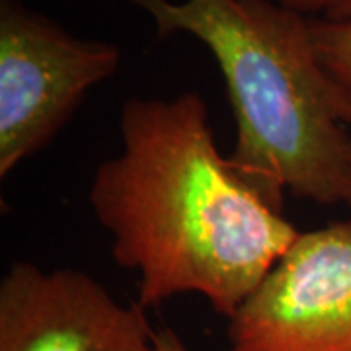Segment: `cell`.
<instances>
[{"instance_id": "obj_1", "label": "cell", "mask_w": 351, "mask_h": 351, "mask_svg": "<svg viewBox=\"0 0 351 351\" xmlns=\"http://www.w3.org/2000/svg\"><path fill=\"white\" fill-rule=\"evenodd\" d=\"M121 151L92 176L88 203L113 262L138 277L147 311L199 295L232 318L299 230L232 168L199 92L129 98Z\"/></svg>"}, {"instance_id": "obj_2", "label": "cell", "mask_w": 351, "mask_h": 351, "mask_svg": "<svg viewBox=\"0 0 351 351\" xmlns=\"http://www.w3.org/2000/svg\"><path fill=\"white\" fill-rule=\"evenodd\" d=\"M160 39L191 36L223 75L232 168L281 209L285 195L351 205V133L339 119L308 16L274 0H123Z\"/></svg>"}, {"instance_id": "obj_3", "label": "cell", "mask_w": 351, "mask_h": 351, "mask_svg": "<svg viewBox=\"0 0 351 351\" xmlns=\"http://www.w3.org/2000/svg\"><path fill=\"white\" fill-rule=\"evenodd\" d=\"M121 61L115 43L76 38L20 0H0V178L43 151Z\"/></svg>"}, {"instance_id": "obj_4", "label": "cell", "mask_w": 351, "mask_h": 351, "mask_svg": "<svg viewBox=\"0 0 351 351\" xmlns=\"http://www.w3.org/2000/svg\"><path fill=\"white\" fill-rule=\"evenodd\" d=\"M226 339L228 351H351V221L299 232Z\"/></svg>"}, {"instance_id": "obj_5", "label": "cell", "mask_w": 351, "mask_h": 351, "mask_svg": "<svg viewBox=\"0 0 351 351\" xmlns=\"http://www.w3.org/2000/svg\"><path fill=\"white\" fill-rule=\"evenodd\" d=\"M145 313L82 269L16 262L0 281V351H154Z\"/></svg>"}, {"instance_id": "obj_6", "label": "cell", "mask_w": 351, "mask_h": 351, "mask_svg": "<svg viewBox=\"0 0 351 351\" xmlns=\"http://www.w3.org/2000/svg\"><path fill=\"white\" fill-rule=\"evenodd\" d=\"M311 29L339 119L351 133V20L313 18Z\"/></svg>"}, {"instance_id": "obj_7", "label": "cell", "mask_w": 351, "mask_h": 351, "mask_svg": "<svg viewBox=\"0 0 351 351\" xmlns=\"http://www.w3.org/2000/svg\"><path fill=\"white\" fill-rule=\"evenodd\" d=\"M281 6H287L295 12H301L308 18H322L334 10L341 0H274Z\"/></svg>"}, {"instance_id": "obj_8", "label": "cell", "mask_w": 351, "mask_h": 351, "mask_svg": "<svg viewBox=\"0 0 351 351\" xmlns=\"http://www.w3.org/2000/svg\"><path fill=\"white\" fill-rule=\"evenodd\" d=\"M154 351H189L186 341L172 328L164 326L154 330Z\"/></svg>"}, {"instance_id": "obj_9", "label": "cell", "mask_w": 351, "mask_h": 351, "mask_svg": "<svg viewBox=\"0 0 351 351\" xmlns=\"http://www.w3.org/2000/svg\"><path fill=\"white\" fill-rule=\"evenodd\" d=\"M322 18H330V20H351V0H341L334 10H330Z\"/></svg>"}, {"instance_id": "obj_10", "label": "cell", "mask_w": 351, "mask_h": 351, "mask_svg": "<svg viewBox=\"0 0 351 351\" xmlns=\"http://www.w3.org/2000/svg\"><path fill=\"white\" fill-rule=\"evenodd\" d=\"M350 207H351V205H350Z\"/></svg>"}]
</instances>
